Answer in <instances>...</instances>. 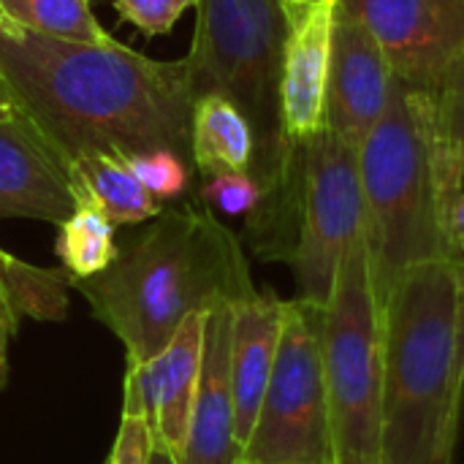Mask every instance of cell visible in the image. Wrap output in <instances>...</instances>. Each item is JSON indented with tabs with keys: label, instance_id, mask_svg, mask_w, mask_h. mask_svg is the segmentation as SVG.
<instances>
[{
	"label": "cell",
	"instance_id": "4fadbf2b",
	"mask_svg": "<svg viewBox=\"0 0 464 464\" xmlns=\"http://www.w3.org/2000/svg\"><path fill=\"white\" fill-rule=\"evenodd\" d=\"M231 324L234 304L207 313L204 351L188 440L177 464H239L237 411L231 389Z\"/></svg>",
	"mask_w": 464,
	"mask_h": 464
},
{
	"label": "cell",
	"instance_id": "8fae6325",
	"mask_svg": "<svg viewBox=\"0 0 464 464\" xmlns=\"http://www.w3.org/2000/svg\"><path fill=\"white\" fill-rule=\"evenodd\" d=\"M285 46L280 71L283 141L307 144L326 128V84L337 0L313 5H283Z\"/></svg>",
	"mask_w": 464,
	"mask_h": 464
},
{
	"label": "cell",
	"instance_id": "4316f807",
	"mask_svg": "<svg viewBox=\"0 0 464 464\" xmlns=\"http://www.w3.org/2000/svg\"><path fill=\"white\" fill-rule=\"evenodd\" d=\"M451 234H454L457 247L464 253V188L459 190V196L454 198V207H451Z\"/></svg>",
	"mask_w": 464,
	"mask_h": 464
},
{
	"label": "cell",
	"instance_id": "52a82bcc",
	"mask_svg": "<svg viewBox=\"0 0 464 464\" xmlns=\"http://www.w3.org/2000/svg\"><path fill=\"white\" fill-rule=\"evenodd\" d=\"M242 459L250 464H334L321 353V307L288 299L269 386Z\"/></svg>",
	"mask_w": 464,
	"mask_h": 464
},
{
	"label": "cell",
	"instance_id": "7a4b0ae2",
	"mask_svg": "<svg viewBox=\"0 0 464 464\" xmlns=\"http://www.w3.org/2000/svg\"><path fill=\"white\" fill-rule=\"evenodd\" d=\"M71 288L122 343L128 364L155 359L190 315L256 294L239 237L201 198L163 207L106 272Z\"/></svg>",
	"mask_w": 464,
	"mask_h": 464
},
{
	"label": "cell",
	"instance_id": "6da1fadb",
	"mask_svg": "<svg viewBox=\"0 0 464 464\" xmlns=\"http://www.w3.org/2000/svg\"><path fill=\"white\" fill-rule=\"evenodd\" d=\"M0 73L63 166L95 152H174L193 166L185 60H152L117 38L63 41L0 16Z\"/></svg>",
	"mask_w": 464,
	"mask_h": 464
},
{
	"label": "cell",
	"instance_id": "d4e9b609",
	"mask_svg": "<svg viewBox=\"0 0 464 464\" xmlns=\"http://www.w3.org/2000/svg\"><path fill=\"white\" fill-rule=\"evenodd\" d=\"M19 326V315L0 299V389L8 381V343L14 340Z\"/></svg>",
	"mask_w": 464,
	"mask_h": 464
},
{
	"label": "cell",
	"instance_id": "9c48e42d",
	"mask_svg": "<svg viewBox=\"0 0 464 464\" xmlns=\"http://www.w3.org/2000/svg\"><path fill=\"white\" fill-rule=\"evenodd\" d=\"M402 84L435 92L464 52V0H337Z\"/></svg>",
	"mask_w": 464,
	"mask_h": 464
},
{
	"label": "cell",
	"instance_id": "277c9868",
	"mask_svg": "<svg viewBox=\"0 0 464 464\" xmlns=\"http://www.w3.org/2000/svg\"><path fill=\"white\" fill-rule=\"evenodd\" d=\"M356 158L381 299L421 264L464 261L451 234V207L464 185L446 155L430 90L397 79L383 117Z\"/></svg>",
	"mask_w": 464,
	"mask_h": 464
},
{
	"label": "cell",
	"instance_id": "7c38bea8",
	"mask_svg": "<svg viewBox=\"0 0 464 464\" xmlns=\"http://www.w3.org/2000/svg\"><path fill=\"white\" fill-rule=\"evenodd\" d=\"M394 82V68L381 46L356 19L337 8L326 84V128L359 150L383 117Z\"/></svg>",
	"mask_w": 464,
	"mask_h": 464
},
{
	"label": "cell",
	"instance_id": "2e32d148",
	"mask_svg": "<svg viewBox=\"0 0 464 464\" xmlns=\"http://www.w3.org/2000/svg\"><path fill=\"white\" fill-rule=\"evenodd\" d=\"M73 198L87 201L106 215L111 226H139L163 212L130 171L128 160L109 152L82 155L65 166Z\"/></svg>",
	"mask_w": 464,
	"mask_h": 464
},
{
	"label": "cell",
	"instance_id": "8992f818",
	"mask_svg": "<svg viewBox=\"0 0 464 464\" xmlns=\"http://www.w3.org/2000/svg\"><path fill=\"white\" fill-rule=\"evenodd\" d=\"M321 353L334 464H381L383 299L367 237L345 253L321 307Z\"/></svg>",
	"mask_w": 464,
	"mask_h": 464
},
{
	"label": "cell",
	"instance_id": "cb8c5ba5",
	"mask_svg": "<svg viewBox=\"0 0 464 464\" xmlns=\"http://www.w3.org/2000/svg\"><path fill=\"white\" fill-rule=\"evenodd\" d=\"M152 451H155V443H152V435H150L144 419L122 413V421H120V430H117V438H114V446H111L106 464H150Z\"/></svg>",
	"mask_w": 464,
	"mask_h": 464
},
{
	"label": "cell",
	"instance_id": "5b68a950",
	"mask_svg": "<svg viewBox=\"0 0 464 464\" xmlns=\"http://www.w3.org/2000/svg\"><path fill=\"white\" fill-rule=\"evenodd\" d=\"M285 46V11L280 0H198L188 54L193 101L220 95L250 122L256 160L250 174L261 188L275 179L291 144L280 125V71Z\"/></svg>",
	"mask_w": 464,
	"mask_h": 464
},
{
	"label": "cell",
	"instance_id": "d6986e66",
	"mask_svg": "<svg viewBox=\"0 0 464 464\" xmlns=\"http://www.w3.org/2000/svg\"><path fill=\"white\" fill-rule=\"evenodd\" d=\"M0 14L27 30L63 41H114V35L95 19L90 0H0Z\"/></svg>",
	"mask_w": 464,
	"mask_h": 464
},
{
	"label": "cell",
	"instance_id": "7402d4cb",
	"mask_svg": "<svg viewBox=\"0 0 464 464\" xmlns=\"http://www.w3.org/2000/svg\"><path fill=\"white\" fill-rule=\"evenodd\" d=\"M261 198H264V188L250 171L207 177L201 188V201L209 209H220L226 215H253Z\"/></svg>",
	"mask_w": 464,
	"mask_h": 464
},
{
	"label": "cell",
	"instance_id": "83f0119b",
	"mask_svg": "<svg viewBox=\"0 0 464 464\" xmlns=\"http://www.w3.org/2000/svg\"><path fill=\"white\" fill-rule=\"evenodd\" d=\"M150 464H177V459L155 449V451H152V459H150Z\"/></svg>",
	"mask_w": 464,
	"mask_h": 464
},
{
	"label": "cell",
	"instance_id": "9a60e30c",
	"mask_svg": "<svg viewBox=\"0 0 464 464\" xmlns=\"http://www.w3.org/2000/svg\"><path fill=\"white\" fill-rule=\"evenodd\" d=\"M283 304L285 302L269 291H256L253 296L234 304L231 389H234L239 449H245L250 440L264 392L272 378V367L280 345V329H283Z\"/></svg>",
	"mask_w": 464,
	"mask_h": 464
},
{
	"label": "cell",
	"instance_id": "f1b7e54d",
	"mask_svg": "<svg viewBox=\"0 0 464 464\" xmlns=\"http://www.w3.org/2000/svg\"><path fill=\"white\" fill-rule=\"evenodd\" d=\"M283 5H313V3H321V0H280Z\"/></svg>",
	"mask_w": 464,
	"mask_h": 464
},
{
	"label": "cell",
	"instance_id": "4dcf8cb0",
	"mask_svg": "<svg viewBox=\"0 0 464 464\" xmlns=\"http://www.w3.org/2000/svg\"><path fill=\"white\" fill-rule=\"evenodd\" d=\"M239 464H250V462H245V459H239Z\"/></svg>",
	"mask_w": 464,
	"mask_h": 464
},
{
	"label": "cell",
	"instance_id": "1f68e13d",
	"mask_svg": "<svg viewBox=\"0 0 464 464\" xmlns=\"http://www.w3.org/2000/svg\"><path fill=\"white\" fill-rule=\"evenodd\" d=\"M0 16H3V14H0Z\"/></svg>",
	"mask_w": 464,
	"mask_h": 464
},
{
	"label": "cell",
	"instance_id": "603a6c76",
	"mask_svg": "<svg viewBox=\"0 0 464 464\" xmlns=\"http://www.w3.org/2000/svg\"><path fill=\"white\" fill-rule=\"evenodd\" d=\"M196 3L198 0H114V8L122 22H130L144 35H163Z\"/></svg>",
	"mask_w": 464,
	"mask_h": 464
},
{
	"label": "cell",
	"instance_id": "f546056e",
	"mask_svg": "<svg viewBox=\"0 0 464 464\" xmlns=\"http://www.w3.org/2000/svg\"><path fill=\"white\" fill-rule=\"evenodd\" d=\"M462 334H464V288H462Z\"/></svg>",
	"mask_w": 464,
	"mask_h": 464
},
{
	"label": "cell",
	"instance_id": "5bb4252c",
	"mask_svg": "<svg viewBox=\"0 0 464 464\" xmlns=\"http://www.w3.org/2000/svg\"><path fill=\"white\" fill-rule=\"evenodd\" d=\"M76 209L63 160L22 117L0 122V220L30 218L60 226Z\"/></svg>",
	"mask_w": 464,
	"mask_h": 464
},
{
	"label": "cell",
	"instance_id": "e0dca14e",
	"mask_svg": "<svg viewBox=\"0 0 464 464\" xmlns=\"http://www.w3.org/2000/svg\"><path fill=\"white\" fill-rule=\"evenodd\" d=\"M190 158L204 179L250 171L256 160V136L247 117L220 95L196 98L190 120Z\"/></svg>",
	"mask_w": 464,
	"mask_h": 464
},
{
	"label": "cell",
	"instance_id": "ba28073f",
	"mask_svg": "<svg viewBox=\"0 0 464 464\" xmlns=\"http://www.w3.org/2000/svg\"><path fill=\"white\" fill-rule=\"evenodd\" d=\"M364 237L367 209L356 150L324 128L302 144L296 237L288 258L299 291L296 299L324 307L345 253Z\"/></svg>",
	"mask_w": 464,
	"mask_h": 464
},
{
	"label": "cell",
	"instance_id": "ffe728a7",
	"mask_svg": "<svg viewBox=\"0 0 464 464\" xmlns=\"http://www.w3.org/2000/svg\"><path fill=\"white\" fill-rule=\"evenodd\" d=\"M435 95L438 130L446 147V155L464 185V52L449 68Z\"/></svg>",
	"mask_w": 464,
	"mask_h": 464
},
{
	"label": "cell",
	"instance_id": "3957f363",
	"mask_svg": "<svg viewBox=\"0 0 464 464\" xmlns=\"http://www.w3.org/2000/svg\"><path fill=\"white\" fill-rule=\"evenodd\" d=\"M464 261L405 272L383 299L381 464H454L464 402Z\"/></svg>",
	"mask_w": 464,
	"mask_h": 464
},
{
	"label": "cell",
	"instance_id": "30bf717a",
	"mask_svg": "<svg viewBox=\"0 0 464 464\" xmlns=\"http://www.w3.org/2000/svg\"><path fill=\"white\" fill-rule=\"evenodd\" d=\"M207 313L190 315L150 362L125 370V416L144 419L158 451L179 462L196 402Z\"/></svg>",
	"mask_w": 464,
	"mask_h": 464
},
{
	"label": "cell",
	"instance_id": "ac0fdd59",
	"mask_svg": "<svg viewBox=\"0 0 464 464\" xmlns=\"http://www.w3.org/2000/svg\"><path fill=\"white\" fill-rule=\"evenodd\" d=\"M114 228L117 226H111L101 209L87 201H76L71 218L57 226L54 242V253L71 283L98 277L114 264L120 253V245L114 242Z\"/></svg>",
	"mask_w": 464,
	"mask_h": 464
},
{
	"label": "cell",
	"instance_id": "44dd1931",
	"mask_svg": "<svg viewBox=\"0 0 464 464\" xmlns=\"http://www.w3.org/2000/svg\"><path fill=\"white\" fill-rule=\"evenodd\" d=\"M125 160L130 171L136 174V179L144 185V190L160 204L179 198L188 188L190 166L174 152H150V155H136Z\"/></svg>",
	"mask_w": 464,
	"mask_h": 464
},
{
	"label": "cell",
	"instance_id": "484cf974",
	"mask_svg": "<svg viewBox=\"0 0 464 464\" xmlns=\"http://www.w3.org/2000/svg\"><path fill=\"white\" fill-rule=\"evenodd\" d=\"M16 120H22V109L0 73V122H16Z\"/></svg>",
	"mask_w": 464,
	"mask_h": 464
}]
</instances>
